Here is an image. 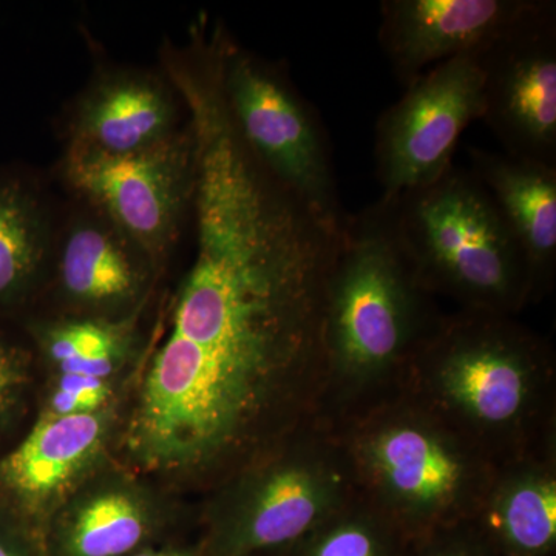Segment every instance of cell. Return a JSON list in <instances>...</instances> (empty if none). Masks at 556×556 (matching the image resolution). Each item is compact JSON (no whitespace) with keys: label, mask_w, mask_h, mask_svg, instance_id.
<instances>
[{"label":"cell","mask_w":556,"mask_h":556,"mask_svg":"<svg viewBox=\"0 0 556 556\" xmlns=\"http://www.w3.org/2000/svg\"><path fill=\"white\" fill-rule=\"evenodd\" d=\"M192 260L126 427L142 470L189 473L239 448L324 358L329 228L269 174L225 113L193 127Z\"/></svg>","instance_id":"cell-1"},{"label":"cell","mask_w":556,"mask_h":556,"mask_svg":"<svg viewBox=\"0 0 556 556\" xmlns=\"http://www.w3.org/2000/svg\"><path fill=\"white\" fill-rule=\"evenodd\" d=\"M399 237L393 203L348 215L325 294L321 353L340 375L367 379L407 357L439 327Z\"/></svg>","instance_id":"cell-2"},{"label":"cell","mask_w":556,"mask_h":556,"mask_svg":"<svg viewBox=\"0 0 556 556\" xmlns=\"http://www.w3.org/2000/svg\"><path fill=\"white\" fill-rule=\"evenodd\" d=\"M386 199L428 292H447L470 311L501 316L532 295L521 249L470 170L453 166L431 185Z\"/></svg>","instance_id":"cell-3"},{"label":"cell","mask_w":556,"mask_h":556,"mask_svg":"<svg viewBox=\"0 0 556 556\" xmlns=\"http://www.w3.org/2000/svg\"><path fill=\"white\" fill-rule=\"evenodd\" d=\"M214 33L223 98L247 148L320 222L345 229L331 144L317 110L287 68L244 49L217 21Z\"/></svg>","instance_id":"cell-4"},{"label":"cell","mask_w":556,"mask_h":556,"mask_svg":"<svg viewBox=\"0 0 556 556\" xmlns=\"http://www.w3.org/2000/svg\"><path fill=\"white\" fill-rule=\"evenodd\" d=\"M61 174L76 200L108 218L160 270L192 215L195 135L186 119L175 137L134 155L64 152Z\"/></svg>","instance_id":"cell-5"},{"label":"cell","mask_w":556,"mask_h":556,"mask_svg":"<svg viewBox=\"0 0 556 556\" xmlns=\"http://www.w3.org/2000/svg\"><path fill=\"white\" fill-rule=\"evenodd\" d=\"M417 353L442 401L486 430L514 427L526 416L543 367L536 339L501 314L479 311L441 321Z\"/></svg>","instance_id":"cell-6"},{"label":"cell","mask_w":556,"mask_h":556,"mask_svg":"<svg viewBox=\"0 0 556 556\" xmlns=\"http://www.w3.org/2000/svg\"><path fill=\"white\" fill-rule=\"evenodd\" d=\"M482 84L478 54L455 58L428 70L380 113L375 160L383 197L424 188L455 166L460 137L482 116Z\"/></svg>","instance_id":"cell-7"},{"label":"cell","mask_w":556,"mask_h":556,"mask_svg":"<svg viewBox=\"0 0 556 556\" xmlns=\"http://www.w3.org/2000/svg\"><path fill=\"white\" fill-rule=\"evenodd\" d=\"M340 484L313 456H281L239 479L208 521L204 556H255L291 548L338 514Z\"/></svg>","instance_id":"cell-8"},{"label":"cell","mask_w":556,"mask_h":556,"mask_svg":"<svg viewBox=\"0 0 556 556\" xmlns=\"http://www.w3.org/2000/svg\"><path fill=\"white\" fill-rule=\"evenodd\" d=\"M478 60L481 121L504 153L556 169V3L543 0Z\"/></svg>","instance_id":"cell-9"},{"label":"cell","mask_w":556,"mask_h":556,"mask_svg":"<svg viewBox=\"0 0 556 556\" xmlns=\"http://www.w3.org/2000/svg\"><path fill=\"white\" fill-rule=\"evenodd\" d=\"M361 460L380 495L413 525L455 515L477 479L464 450L416 417H396L369 431L362 441Z\"/></svg>","instance_id":"cell-10"},{"label":"cell","mask_w":556,"mask_h":556,"mask_svg":"<svg viewBox=\"0 0 556 556\" xmlns=\"http://www.w3.org/2000/svg\"><path fill=\"white\" fill-rule=\"evenodd\" d=\"M78 208L58 226L50 270L65 316L126 320L139 316L159 268L94 208Z\"/></svg>","instance_id":"cell-11"},{"label":"cell","mask_w":556,"mask_h":556,"mask_svg":"<svg viewBox=\"0 0 556 556\" xmlns=\"http://www.w3.org/2000/svg\"><path fill=\"white\" fill-rule=\"evenodd\" d=\"M118 417L116 404L86 415H39L24 441L0 459V497L42 533L51 514L109 464Z\"/></svg>","instance_id":"cell-12"},{"label":"cell","mask_w":556,"mask_h":556,"mask_svg":"<svg viewBox=\"0 0 556 556\" xmlns=\"http://www.w3.org/2000/svg\"><path fill=\"white\" fill-rule=\"evenodd\" d=\"M186 110L166 73L102 68L68 105L65 152L127 156L175 137Z\"/></svg>","instance_id":"cell-13"},{"label":"cell","mask_w":556,"mask_h":556,"mask_svg":"<svg viewBox=\"0 0 556 556\" xmlns=\"http://www.w3.org/2000/svg\"><path fill=\"white\" fill-rule=\"evenodd\" d=\"M543 0H382L378 39L404 87L442 62L478 54Z\"/></svg>","instance_id":"cell-14"},{"label":"cell","mask_w":556,"mask_h":556,"mask_svg":"<svg viewBox=\"0 0 556 556\" xmlns=\"http://www.w3.org/2000/svg\"><path fill=\"white\" fill-rule=\"evenodd\" d=\"M172 515L159 493L105 464L47 519V556H130L166 543Z\"/></svg>","instance_id":"cell-15"},{"label":"cell","mask_w":556,"mask_h":556,"mask_svg":"<svg viewBox=\"0 0 556 556\" xmlns=\"http://www.w3.org/2000/svg\"><path fill=\"white\" fill-rule=\"evenodd\" d=\"M471 174L484 186L529 269L532 294L551 287L556 269V169L479 148L468 149Z\"/></svg>","instance_id":"cell-16"},{"label":"cell","mask_w":556,"mask_h":556,"mask_svg":"<svg viewBox=\"0 0 556 556\" xmlns=\"http://www.w3.org/2000/svg\"><path fill=\"white\" fill-rule=\"evenodd\" d=\"M56 232L39 179L0 166V317L27 306L46 283Z\"/></svg>","instance_id":"cell-17"},{"label":"cell","mask_w":556,"mask_h":556,"mask_svg":"<svg viewBox=\"0 0 556 556\" xmlns=\"http://www.w3.org/2000/svg\"><path fill=\"white\" fill-rule=\"evenodd\" d=\"M489 532L506 556H547L556 544V482L546 471L508 478L489 508Z\"/></svg>","instance_id":"cell-18"},{"label":"cell","mask_w":556,"mask_h":556,"mask_svg":"<svg viewBox=\"0 0 556 556\" xmlns=\"http://www.w3.org/2000/svg\"><path fill=\"white\" fill-rule=\"evenodd\" d=\"M138 317V316H137ZM137 317L126 320L61 316L30 321L27 332L49 368L135 342Z\"/></svg>","instance_id":"cell-19"},{"label":"cell","mask_w":556,"mask_h":556,"mask_svg":"<svg viewBox=\"0 0 556 556\" xmlns=\"http://www.w3.org/2000/svg\"><path fill=\"white\" fill-rule=\"evenodd\" d=\"M291 548L292 556H401L396 536L378 518L339 511Z\"/></svg>","instance_id":"cell-20"},{"label":"cell","mask_w":556,"mask_h":556,"mask_svg":"<svg viewBox=\"0 0 556 556\" xmlns=\"http://www.w3.org/2000/svg\"><path fill=\"white\" fill-rule=\"evenodd\" d=\"M31 378V351L0 328V434L10 431L24 415Z\"/></svg>","instance_id":"cell-21"},{"label":"cell","mask_w":556,"mask_h":556,"mask_svg":"<svg viewBox=\"0 0 556 556\" xmlns=\"http://www.w3.org/2000/svg\"><path fill=\"white\" fill-rule=\"evenodd\" d=\"M113 380L53 372L40 416H73L100 412L116 404Z\"/></svg>","instance_id":"cell-22"},{"label":"cell","mask_w":556,"mask_h":556,"mask_svg":"<svg viewBox=\"0 0 556 556\" xmlns=\"http://www.w3.org/2000/svg\"><path fill=\"white\" fill-rule=\"evenodd\" d=\"M0 556H47L42 533L0 497Z\"/></svg>","instance_id":"cell-23"},{"label":"cell","mask_w":556,"mask_h":556,"mask_svg":"<svg viewBox=\"0 0 556 556\" xmlns=\"http://www.w3.org/2000/svg\"><path fill=\"white\" fill-rule=\"evenodd\" d=\"M130 556H204L201 544L163 543L159 546L142 548Z\"/></svg>","instance_id":"cell-24"},{"label":"cell","mask_w":556,"mask_h":556,"mask_svg":"<svg viewBox=\"0 0 556 556\" xmlns=\"http://www.w3.org/2000/svg\"><path fill=\"white\" fill-rule=\"evenodd\" d=\"M420 556H490L484 548L473 546V544L466 543H445L434 544L428 547Z\"/></svg>","instance_id":"cell-25"}]
</instances>
